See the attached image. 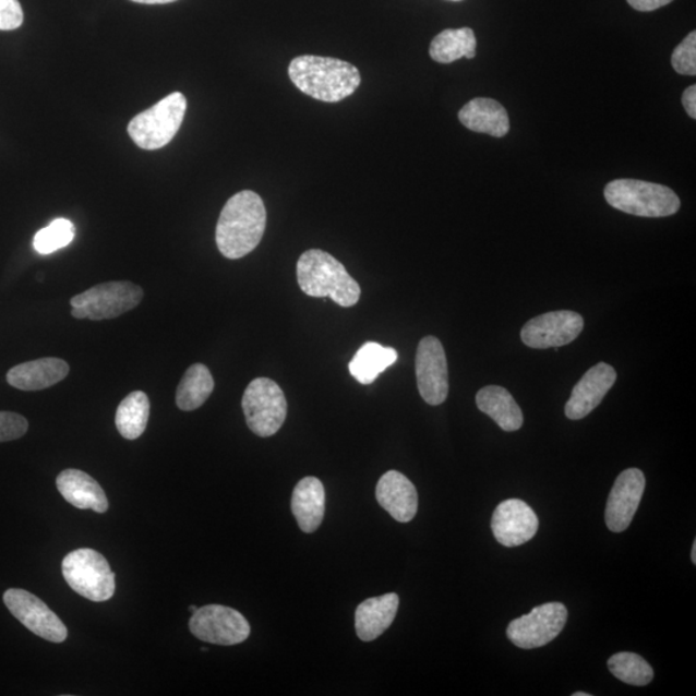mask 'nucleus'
Masks as SVG:
<instances>
[{
	"label": "nucleus",
	"mask_w": 696,
	"mask_h": 696,
	"mask_svg": "<svg viewBox=\"0 0 696 696\" xmlns=\"http://www.w3.org/2000/svg\"><path fill=\"white\" fill-rule=\"evenodd\" d=\"M266 221L261 196L250 190L240 191L229 199L219 216L216 229L219 252L229 260L245 257L261 243Z\"/></svg>",
	"instance_id": "obj_1"
},
{
	"label": "nucleus",
	"mask_w": 696,
	"mask_h": 696,
	"mask_svg": "<svg viewBox=\"0 0 696 696\" xmlns=\"http://www.w3.org/2000/svg\"><path fill=\"white\" fill-rule=\"evenodd\" d=\"M288 73L304 95L324 103L343 101L361 83L358 68L332 57L298 56L289 63Z\"/></svg>",
	"instance_id": "obj_2"
},
{
	"label": "nucleus",
	"mask_w": 696,
	"mask_h": 696,
	"mask_svg": "<svg viewBox=\"0 0 696 696\" xmlns=\"http://www.w3.org/2000/svg\"><path fill=\"white\" fill-rule=\"evenodd\" d=\"M297 280L304 295L329 297L340 308H352L360 300L359 283L337 259L321 250L301 255L297 262Z\"/></svg>",
	"instance_id": "obj_3"
},
{
	"label": "nucleus",
	"mask_w": 696,
	"mask_h": 696,
	"mask_svg": "<svg viewBox=\"0 0 696 696\" xmlns=\"http://www.w3.org/2000/svg\"><path fill=\"white\" fill-rule=\"evenodd\" d=\"M607 202L613 208L638 217H669L680 209V199L663 184L638 180H615L607 184Z\"/></svg>",
	"instance_id": "obj_4"
},
{
	"label": "nucleus",
	"mask_w": 696,
	"mask_h": 696,
	"mask_svg": "<svg viewBox=\"0 0 696 696\" xmlns=\"http://www.w3.org/2000/svg\"><path fill=\"white\" fill-rule=\"evenodd\" d=\"M187 108V97L181 92H175L153 108L134 117L128 125V133L134 144L144 151H159L179 132Z\"/></svg>",
	"instance_id": "obj_5"
},
{
	"label": "nucleus",
	"mask_w": 696,
	"mask_h": 696,
	"mask_svg": "<svg viewBox=\"0 0 696 696\" xmlns=\"http://www.w3.org/2000/svg\"><path fill=\"white\" fill-rule=\"evenodd\" d=\"M142 298L144 290L136 284L104 283L71 298V315L94 322L109 321L137 308Z\"/></svg>",
	"instance_id": "obj_6"
},
{
	"label": "nucleus",
	"mask_w": 696,
	"mask_h": 696,
	"mask_svg": "<svg viewBox=\"0 0 696 696\" xmlns=\"http://www.w3.org/2000/svg\"><path fill=\"white\" fill-rule=\"evenodd\" d=\"M62 575L77 595L95 602L108 601L116 593V574L101 553L81 549L62 561Z\"/></svg>",
	"instance_id": "obj_7"
},
{
	"label": "nucleus",
	"mask_w": 696,
	"mask_h": 696,
	"mask_svg": "<svg viewBox=\"0 0 696 696\" xmlns=\"http://www.w3.org/2000/svg\"><path fill=\"white\" fill-rule=\"evenodd\" d=\"M243 407L247 424L260 437L275 435L288 415L286 395L278 383L269 379H255L245 388Z\"/></svg>",
	"instance_id": "obj_8"
},
{
	"label": "nucleus",
	"mask_w": 696,
	"mask_h": 696,
	"mask_svg": "<svg viewBox=\"0 0 696 696\" xmlns=\"http://www.w3.org/2000/svg\"><path fill=\"white\" fill-rule=\"evenodd\" d=\"M567 609L564 603H543L509 623L507 636L517 648L530 650L552 643L564 629Z\"/></svg>",
	"instance_id": "obj_9"
},
{
	"label": "nucleus",
	"mask_w": 696,
	"mask_h": 696,
	"mask_svg": "<svg viewBox=\"0 0 696 696\" xmlns=\"http://www.w3.org/2000/svg\"><path fill=\"white\" fill-rule=\"evenodd\" d=\"M190 631L204 643L232 646L244 643L251 635L250 623L236 609L207 605L191 616Z\"/></svg>",
	"instance_id": "obj_10"
},
{
	"label": "nucleus",
	"mask_w": 696,
	"mask_h": 696,
	"mask_svg": "<svg viewBox=\"0 0 696 696\" xmlns=\"http://www.w3.org/2000/svg\"><path fill=\"white\" fill-rule=\"evenodd\" d=\"M3 600L11 614L33 634L56 644L67 640L65 624L37 596L25 589L10 588Z\"/></svg>",
	"instance_id": "obj_11"
},
{
	"label": "nucleus",
	"mask_w": 696,
	"mask_h": 696,
	"mask_svg": "<svg viewBox=\"0 0 696 696\" xmlns=\"http://www.w3.org/2000/svg\"><path fill=\"white\" fill-rule=\"evenodd\" d=\"M416 374L422 399L436 407L449 394V373L444 347L436 337H424L418 345Z\"/></svg>",
	"instance_id": "obj_12"
},
{
	"label": "nucleus",
	"mask_w": 696,
	"mask_h": 696,
	"mask_svg": "<svg viewBox=\"0 0 696 696\" xmlns=\"http://www.w3.org/2000/svg\"><path fill=\"white\" fill-rule=\"evenodd\" d=\"M585 321L574 311H552L531 319L521 329V339L530 348L561 347L578 338Z\"/></svg>",
	"instance_id": "obj_13"
},
{
	"label": "nucleus",
	"mask_w": 696,
	"mask_h": 696,
	"mask_svg": "<svg viewBox=\"0 0 696 696\" xmlns=\"http://www.w3.org/2000/svg\"><path fill=\"white\" fill-rule=\"evenodd\" d=\"M645 485V476L638 468H629L617 476L605 511L609 530L622 532L629 527L640 506Z\"/></svg>",
	"instance_id": "obj_14"
},
{
	"label": "nucleus",
	"mask_w": 696,
	"mask_h": 696,
	"mask_svg": "<svg viewBox=\"0 0 696 696\" xmlns=\"http://www.w3.org/2000/svg\"><path fill=\"white\" fill-rule=\"evenodd\" d=\"M539 528L538 516L521 500H507L495 508L492 518L493 535L504 547H518L535 538Z\"/></svg>",
	"instance_id": "obj_15"
},
{
	"label": "nucleus",
	"mask_w": 696,
	"mask_h": 696,
	"mask_svg": "<svg viewBox=\"0 0 696 696\" xmlns=\"http://www.w3.org/2000/svg\"><path fill=\"white\" fill-rule=\"evenodd\" d=\"M616 372L607 362L588 369L581 380L573 388L571 399L567 400L565 415L573 421L591 415L599 407L609 389L614 386Z\"/></svg>",
	"instance_id": "obj_16"
},
{
	"label": "nucleus",
	"mask_w": 696,
	"mask_h": 696,
	"mask_svg": "<svg viewBox=\"0 0 696 696\" xmlns=\"http://www.w3.org/2000/svg\"><path fill=\"white\" fill-rule=\"evenodd\" d=\"M380 506L399 523L413 520L418 511V493L407 476L388 471L382 476L375 489Z\"/></svg>",
	"instance_id": "obj_17"
},
{
	"label": "nucleus",
	"mask_w": 696,
	"mask_h": 696,
	"mask_svg": "<svg viewBox=\"0 0 696 696\" xmlns=\"http://www.w3.org/2000/svg\"><path fill=\"white\" fill-rule=\"evenodd\" d=\"M57 489L71 506L105 514L109 509L108 496L98 482L81 470L62 471L56 479Z\"/></svg>",
	"instance_id": "obj_18"
},
{
	"label": "nucleus",
	"mask_w": 696,
	"mask_h": 696,
	"mask_svg": "<svg viewBox=\"0 0 696 696\" xmlns=\"http://www.w3.org/2000/svg\"><path fill=\"white\" fill-rule=\"evenodd\" d=\"M400 599L396 593L362 601L355 613V629L361 641L372 643L394 623Z\"/></svg>",
	"instance_id": "obj_19"
},
{
	"label": "nucleus",
	"mask_w": 696,
	"mask_h": 696,
	"mask_svg": "<svg viewBox=\"0 0 696 696\" xmlns=\"http://www.w3.org/2000/svg\"><path fill=\"white\" fill-rule=\"evenodd\" d=\"M69 373L70 367L67 361L43 358L13 367L7 373V382L21 391H40L57 385L65 380Z\"/></svg>",
	"instance_id": "obj_20"
},
{
	"label": "nucleus",
	"mask_w": 696,
	"mask_h": 696,
	"mask_svg": "<svg viewBox=\"0 0 696 696\" xmlns=\"http://www.w3.org/2000/svg\"><path fill=\"white\" fill-rule=\"evenodd\" d=\"M460 123L468 130L501 139L509 131L506 109L492 98H473L459 111Z\"/></svg>",
	"instance_id": "obj_21"
},
{
	"label": "nucleus",
	"mask_w": 696,
	"mask_h": 696,
	"mask_svg": "<svg viewBox=\"0 0 696 696\" xmlns=\"http://www.w3.org/2000/svg\"><path fill=\"white\" fill-rule=\"evenodd\" d=\"M292 513L304 532H314L324 520L325 490L323 482L314 476L302 479L292 494Z\"/></svg>",
	"instance_id": "obj_22"
},
{
	"label": "nucleus",
	"mask_w": 696,
	"mask_h": 696,
	"mask_svg": "<svg viewBox=\"0 0 696 696\" xmlns=\"http://www.w3.org/2000/svg\"><path fill=\"white\" fill-rule=\"evenodd\" d=\"M478 408L495 421L503 431L514 432L521 429L524 416L514 396L506 388L487 386L476 395Z\"/></svg>",
	"instance_id": "obj_23"
},
{
	"label": "nucleus",
	"mask_w": 696,
	"mask_h": 696,
	"mask_svg": "<svg viewBox=\"0 0 696 696\" xmlns=\"http://www.w3.org/2000/svg\"><path fill=\"white\" fill-rule=\"evenodd\" d=\"M399 353L393 347H383L376 343H368L359 348L348 369L361 385H372L381 373L395 364Z\"/></svg>",
	"instance_id": "obj_24"
},
{
	"label": "nucleus",
	"mask_w": 696,
	"mask_h": 696,
	"mask_svg": "<svg viewBox=\"0 0 696 696\" xmlns=\"http://www.w3.org/2000/svg\"><path fill=\"white\" fill-rule=\"evenodd\" d=\"M476 45L478 41L472 28H446L432 40L430 56L440 63H452L461 57L471 60L476 56Z\"/></svg>",
	"instance_id": "obj_25"
},
{
	"label": "nucleus",
	"mask_w": 696,
	"mask_h": 696,
	"mask_svg": "<svg viewBox=\"0 0 696 696\" xmlns=\"http://www.w3.org/2000/svg\"><path fill=\"white\" fill-rule=\"evenodd\" d=\"M215 389V380L209 369L203 364L191 365L177 387L176 404L183 411L202 407Z\"/></svg>",
	"instance_id": "obj_26"
},
{
	"label": "nucleus",
	"mask_w": 696,
	"mask_h": 696,
	"mask_svg": "<svg viewBox=\"0 0 696 696\" xmlns=\"http://www.w3.org/2000/svg\"><path fill=\"white\" fill-rule=\"evenodd\" d=\"M148 417H151V401L142 391H134L120 403L116 424L124 439L136 440L147 428Z\"/></svg>",
	"instance_id": "obj_27"
},
{
	"label": "nucleus",
	"mask_w": 696,
	"mask_h": 696,
	"mask_svg": "<svg viewBox=\"0 0 696 696\" xmlns=\"http://www.w3.org/2000/svg\"><path fill=\"white\" fill-rule=\"evenodd\" d=\"M609 671L624 684L634 686L649 685L655 671L646 660L635 652H617L608 660Z\"/></svg>",
	"instance_id": "obj_28"
},
{
	"label": "nucleus",
	"mask_w": 696,
	"mask_h": 696,
	"mask_svg": "<svg viewBox=\"0 0 696 696\" xmlns=\"http://www.w3.org/2000/svg\"><path fill=\"white\" fill-rule=\"evenodd\" d=\"M75 238V226L65 218L55 221L37 232L34 248L39 254H51L68 247Z\"/></svg>",
	"instance_id": "obj_29"
},
{
	"label": "nucleus",
	"mask_w": 696,
	"mask_h": 696,
	"mask_svg": "<svg viewBox=\"0 0 696 696\" xmlns=\"http://www.w3.org/2000/svg\"><path fill=\"white\" fill-rule=\"evenodd\" d=\"M673 69L681 75L696 74V33L687 35L683 43L674 49L672 55Z\"/></svg>",
	"instance_id": "obj_30"
},
{
	"label": "nucleus",
	"mask_w": 696,
	"mask_h": 696,
	"mask_svg": "<svg viewBox=\"0 0 696 696\" xmlns=\"http://www.w3.org/2000/svg\"><path fill=\"white\" fill-rule=\"evenodd\" d=\"M26 418L12 411H0V443L23 437L27 432Z\"/></svg>",
	"instance_id": "obj_31"
},
{
	"label": "nucleus",
	"mask_w": 696,
	"mask_h": 696,
	"mask_svg": "<svg viewBox=\"0 0 696 696\" xmlns=\"http://www.w3.org/2000/svg\"><path fill=\"white\" fill-rule=\"evenodd\" d=\"M24 23L19 0H0V31H16Z\"/></svg>",
	"instance_id": "obj_32"
},
{
	"label": "nucleus",
	"mask_w": 696,
	"mask_h": 696,
	"mask_svg": "<svg viewBox=\"0 0 696 696\" xmlns=\"http://www.w3.org/2000/svg\"><path fill=\"white\" fill-rule=\"evenodd\" d=\"M632 9L640 12H651L673 2V0H627Z\"/></svg>",
	"instance_id": "obj_33"
},
{
	"label": "nucleus",
	"mask_w": 696,
	"mask_h": 696,
	"mask_svg": "<svg viewBox=\"0 0 696 696\" xmlns=\"http://www.w3.org/2000/svg\"><path fill=\"white\" fill-rule=\"evenodd\" d=\"M683 104L685 106L686 112L688 117L695 119L696 118V87L692 85L688 87L683 95Z\"/></svg>",
	"instance_id": "obj_34"
},
{
	"label": "nucleus",
	"mask_w": 696,
	"mask_h": 696,
	"mask_svg": "<svg viewBox=\"0 0 696 696\" xmlns=\"http://www.w3.org/2000/svg\"><path fill=\"white\" fill-rule=\"evenodd\" d=\"M132 2L140 4H167L177 2V0H132Z\"/></svg>",
	"instance_id": "obj_35"
},
{
	"label": "nucleus",
	"mask_w": 696,
	"mask_h": 696,
	"mask_svg": "<svg viewBox=\"0 0 696 696\" xmlns=\"http://www.w3.org/2000/svg\"><path fill=\"white\" fill-rule=\"evenodd\" d=\"M692 561H693V564H696V541H694V544H693Z\"/></svg>",
	"instance_id": "obj_36"
},
{
	"label": "nucleus",
	"mask_w": 696,
	"mask_h": 696,
	"mask_svg": "<svg viewBox=\"0 0 696 696\" xmlns=\"http://www.w3.org/2000/svg\"><path fill=\"white\" fill-rule=\"evenodd\" d=\"M573 696H591V694H588V693H574Z\"/></svg>",
	"instance_id": "obj_37"
},
{
	"label": "nucleus",
	"mask_w": 696,
	"mask_h": 696,
	"mask_svg": "<svg viewBox=\"0 0 696 696\" xmlns=\"http://www.w3.org/2000/svg\"><path fill=\"white\" fill-rule=\"evenodd\" d=\"M189 610H190V613L194 614L196 612L197 608L195 605H193V607H190Z\"/></svg>",
	"instance_id": "obj_38"
},
{
	"label": "nucleus",
	"mask_w": 696,
	"mask_h": 696,
	"mask_svg": "<svg viewBox=\"0 0 696 696\" xmlns=\"http://www.w3.org/2000/svg\"><path fill=\"white\" fill-rule=\"evenodd\" d=\"M453 2H460V0H453Z\"/></svg>",
	"instance_id": "obj_39"
}]
</instances>
